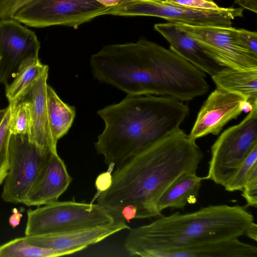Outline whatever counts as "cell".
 Here are the masks:
<instances>
[{
  "mask_svg": "<svg viewBox=\"0 0 257 257\" xmlns=\"http://www.w3.org/2000/svg\"><path fill=\"white\" fill-rule=\"evenodd\" d=\"M195 141L180 128L106 173L97 204L126 222L162 216L163 192L182 174L196 173L203 159Z\"/></svg>",
  "mask_w": 257,
  "mask_h": 257,
  "instance_id": "cell-1",
  "label": "cell"
},
{
  "mask_svg": "<svg viewBox=\"0 0 257 257\" xmlns=\"http://www.w3.org/2000/svg\"><path fill=\"white\" fill-rule=\"evenodd\" d=\"M94 77L127 95L169 96L188 101L209 88L205 73L171 49L144 39L103 47L93 54Z\"/></svg>",
  "mask_w": 257,
  "mask_h": 257,
  "instance_id": "cell-2",
  "label": "cell"
},
{
  "mask_svg": "<svg viewBox=\"0 0 257 257\" xmlns=\"http://www.w3.org/2000/svg\"><path fill=\"white\" fill-rule=\"evenodd\" d=\"M97 113L105 126L94 147L112 169L179 129L189 108L169 96L127 95Z\"/></svg>",
  "mask_w": 257,
  "mask_h": 257,
  "instance_id": "cell-3",
  "label": "cell"
},
{
  "mask_svg": "<svg viewBox=\"0 0 257 257\" xmlns=\"http://www.w3.org/2000/svg\"><path fill=\"white\" fill-rule=\"evenodd\" d=\"M253 222L246 206L209 205L190 213L162 215L149 224L130 228L124 248L130 255L146 257L159 248L239 238Z\"/></svg>",
  "mask_w": 257,
  "mask_h": 257,
  "instance_id": "cell-4",
  "label": "cell"
},
{
  "mask_svg": "<svg viewBox=\"0 0 257 257\" xmlns=\"http://www.w3.org/2000/svg\"><path fill=\"white\" fill-rule=\"evenodd\" d=\"M25 236L76 230L110 224L119 219L98 204L59 202L27 211Z\"/></svg>",
  "mask_w": 257,
  "mask_h": 257,
  "instance_id": "cell-5",
  "label": "cell"
},
{
  "mask_svg": "<svg viewBox=\"0 0 257 257\" xmlns=\"http://www.w3.org/2000/svg\"><path fill=\"white\" fill-rule=\"evenodd\" d=\"M241 8L200 10L182 6L168 0H121L107 7L103 15L149 16L169 22L197 26H231L232 21L243 16Z\"/></svg>",
  "mask_w": 257,
  "mask_h": 257,
  "instance_id": "cell-6",
  "label": "cell"
},
{
  "mask_svg": "<svg viewBox=\"0 0 257 257\" xmlns=\"http://www.w3.org/2000/svg\"><path fill=\"white\" fill-rule=\"evenodd\" d=\"M257 145V106L238 124L225 130L211 148L208 172L202 180L224 186L235 170Z\"/></svg>",
  "mask_w": 257,
  "mask_h": 257,
  "instance_id": "cell-7",
  "label": "cell"
},
{
  "mask_svg": "<svg viewBox=\"0 0 257 257\" xmlns=\"http://www.w3.org/2000/svg\"><path fill=\"white\" fill-rule=\"evenodd\" d=\"M51 152L31 142L28 135L11 134L10 166L1 195L4 201L23 204L43 170Z\"/></svg>",
  "mask_w": 257,
  "mask_h": 257,
  "instance_id": "cell-8",
  "label": "cell"
},
{
  "mask_svg": "<svg viewBox=\"0 0 257 257\" xmlns=\"http://www.w3.org/2000/svg\"><path fill=\"white\" fill-rule=\"evenodd\" d=\"M107 8L95 0H32L12 18L31 27H75L103 15Z\"/></svg>",
  "mask_w": 257,
  "mask_h": 257,
  "instance_id": "cell-9",
  "label": "cell"
},
{
  "mask_svg": "<svg viewBox=\"0 0 257 257\" xmlns=\"http://www.w3.org/2000/svg\"><path fill=\"white\" fill-rule=\"evenodd\" d=\"M175 24L196 40L203 51L219 65L238 70L257 69V55L238 39L236 28Z\"/></svg>",
  "mask_w": 257,
  "mask_h": 257,
  "instance_id": "cell-10",
  "label": "cell"
},
{
  "mask_svg": "<svg viewBox=\"0 0 257 257\" xmlns=\"http://www.w3.org/2000/svg\"><path fill=\"white\" fill-rule=\"evenodd\" d=\"M40 43L35 32L17 21L0 20V84L9 83L26 63L38 59Z\"/></svg>",
  "mask_w": 257,
  "mask_h": 257,
  "instance_id": "cell-11",
  "label": "cell"
},
{
  "mask_svg": "<svg viewBox=\"0 0 257 257\" xmlns=\"http://www.w3.org/2000/svg\"><path fill=\"white\" fill-rule=\"evenodd\" d=\"M255 106L236 94L216 88L203 104L189 136L196 140L209 134L218 135L227 123Z\"/></svg>",
  "mask_w": 257,
  "mask_h": 257,
  "instance_id": "cell-12",
  "label": "cell"
},
{
  "mask_svg": "<svg viewBox=\"0 0 257 257\" xmlns=\"http://www.w3.org/2000/svg\"><path fill=\"white\" fill-rule=\"evenodd\" d=\"M130 228L124 220L119 219L107 225L25 236V238L28 243L36 246L55 250H70L75 253L121 230Z\"/></svg>",
  "mask_w": 257,
  "mask_h": 257,
  "instance_id": "cell-13",
  "label": "cell"
},
{
  "mask_svg": "<svg viewBox=\"0 0 257 257\" xmlns=\"http://www.w3.org/2000/svg\"><path fill=\"white\" fill-rule=\"evenodd\" d=\"M71 181L66 165L57 152H51L43 170L23 204L28 206H40L58 201Z\"/></svg>",
  "mask_w": 257,
  "mask_h": 257,
  "instance_id": "cell-14",
  "label": "cell"
},
{
  "mask_svg": "<svg viewBox=\"0 0 257 257\" xmlns=\"http://www.w3.org/2000/svg\"><path fill=\"white\" fill-rule=\"evenodd\" d=\"M154 29L169 42L170 49L204 73L212 76L224 67L209 57L196 41L175 23L156 24Z\"/></svg>",
  "mask_w": 257,
  "mask_h": 257,
  "instance_id": "cell-15",
  "label": "cell"
},
{
  "mask_svg": "<svg viewBox=\"0 0 257 257\" xmlns=\"http://www.w3.org/2000/svg\"><path fill=\"white\" fill-rule=\"evenodd\" d=\"M146 257H257V247L239 238L184 247L159 248Z\"/></svg>",
  "mask_w": 257,
  "mask_h": 257,
  "instance_id": "cell-16",
  "label": "cell"
},
{
  "mask_svg": "<svg viewBox=\"0 0 257 257\" xmlns=\"http://www.w3.org/2000/svg\"><path fill=\"white\" fill-rule=\"evenodd\" d=\"M48 71L49 69L42 74L23 98L29 103L31 116L30 141L51 152H56L57 144L54 143L51 135L48 116L47 81Z\"/></svg>",
  "mask_w": 257,
  "mask_h": 257,
  "instance_id": "cell-17",
  "label": "cell"
},
{
  "mask_svg": "<svg viewBox=\"0 0 257 257\" xmlns=\"http://www.w3.org/2000/svg\"><path fill=\"white\" fill-rule=\"evenodd\" d=\"M211 78L216 88L236 94L253 106L257 105V69L224 67Z\"/></svg>",
  "mask_w": 257,
  "mask_h": 257,
  "instance_id": "cell-18",
  "label": "cell"
},
{
  "mask_svg": "<svg viewBox=\"0 0 257 257\" xmlns=\"http://www.w3.org/2000/svg\"><path fill=\"white\" fill-rule=\"evenodd\" d=\"M202 178L196 173L186 172L177 177L160 197L158 208L160 212L168 208L183 209L197 201Z\"/></svg>",
  "mask_w": 257,
  "mask_h": 257,
  "instance_id": "cell-19",
  "label": "cell"
},
{
  "mask_svg": "<svg viewBox=\"0 0 257 257\" xmlns=\"http://www.w3.org/2000/svg\"><path fill=\"white\" fill-rule=\"evenodd\" d=\"M49 69L39 58L28 61L19 69L13 81L6 86V96L14 108L30 91L35 82Z\"/></svg>",
  "mask_w": 257,
  "mask_h": 257,
  "instance_id": "cell-20",
  "label": "cell"
},
{
  "mask_svg": "<svg viewBox=\"0 0 257 257\" xmlns=\"http://www.w3.org/2000/svg\"><path fill=\"white\" fill-rule=\"evenodd\" d=\"M47 105L49 127L54 143L65 136L75 117V108L63 102L54 89L47 86Z\"/></svg>",
  "mask_w": 257,
  "mask_h": 257,
  "instance_id": "cell-21",
  "label": "cell"
},
{
  "mask_svg": "<svg viewBox=\"0 0 257 257\" xmlns=\"http://www.w3.org/2000/svg\"><path fill=\"white\" fill-rule=\"evenodd\" d=\"M74 253L70 250H55L32 245L25 236L0 245V257H55Z\"/></svg>",
  "mask_w": 257,
  "mask_h": 257,
  "instance_id": "cell-22",
  "label": "cell"
},
{
  "mask_svg": "<svg viewBox=\"0 0 257 257\" xmlns=\"http://www.w3.org/2000/svg\"><path fill=\"white\" fill-rule=\"evenodd\" d=\"M256 167H257V145L253 147L235 170L224 186L225 190L229 192L241 191L244 184Z\"/></svg>",
  "mask_w": 257,
  "mask_h": 257,
  "instance_id": "cell-23",
  "label": "cell"
},
{
  "mask_svg": "<svg viewBox=\"0 0 257 257\" xmlns=\"http://www.w3.org/2000/svg\"><path fill=\"white\" fill-rule=\"evenodd\" d=\"M11 110V115L9 123L11 134L28 135L29 137L31 131L29 102L23 98Z\"/></svg>",
  "mask_w": 257,
  "mask_h": 257,
  "instance_id": "cell-24",
  "label": "cell"
},
{
  "mask_svg": "<svg viewBox=\"0 0 257 257\" xmlns=\"http://www.w3.org/2000/svg\"><path fill=\"white\" fill-rule=\"evenodd\" d=\"M11 115V110L9 106V108L0 125V185L4 183L10 166L9 145L11 136L9 129Z\"/></svg>",
  "mask_w": 257,
  "mask_h": 257,
  "instance_id": "cell-25",
  "label": "cell"
},
{
  "mask_svg": "<svg viewBox=\"0 0 257 257\" xmlns=\"http://www.w3.org/2000/svg\"><path fill=\"white\" fill-rule=\"evenodd\" d=\"M242 196L245 199L247 206H257V167L255 168L244 184L242 190Z\"/></svg>",
  "mask_w": 257,
  "mask_h": 257,
  "instance_id": "cell-26",
  "label": "cell"
},
{
  "mask_svg": "<svg viewBox=\"0 0 257 257\" xmlns=\"http://www.w3.org/2000/svg\"><path fill=\"white\" fill-rule=\"evenodd\" d=\"M236 34L242 43L247 49L255 55H257V33L243 29H236Z\"/></svg>",
  "mask_w": 257,
  "mask_h": 257,
  "instance_id": "cell-27",
  "label": "cell"
},
{
  "mask_svg": "<svg viewBox=\"0 0 257 257\" xmlns=\"http://www.w3.org/2000/svg\"><path fill=\"white\" fill-rule=\"evenodd\" d=\"M179 5L200 10H216L220 7L214 2L206 0H168Z\"/></svg>",
  "mask_w": 257,
  "mask_h": 257,
  "instance_id": "cell-28",
  "label": "cell"
},
{
  "mask_svg": "<svg viewBox=\"0 0 257 257\" xmlns=\"http://www.w3.org/2000/svg\"><path fill=\"white\" fill-rule=\"evenodd\" d=\"M234 3L243 9H246L255 14L257 13V0H234Z\"/></svg>",
  "mask_w": 257,
  "mask_h": 257,
  "instance_id": "cell-29",
  "label": "cell"
},
{
  "mask_svg": "<svg viewBox=\"0 0 257 257\" xmlns=\"http://www.w3.org/2000/svg\"><path fill=\"white\" fill-rule=\"evenodd\" d=\"M246 234L249 238L255 241L257 240V225L252 222L245 231Z\"/></svg>",
  "mask_w": 257,
  "mask_h": 257,
  "instance_id": "cell-30",
  "label": "cell"
},
{
  "mask_svg": "<svg viewBox=\"0 0 257 257\" xmlns=\"http://www.w3.org/2000/svg\"><path fill=\"white\" fill-rule=\"evenodd\" d=\"M102 5L109 7L118 4L121 0H95Z\"/></svg>",
  "mask_w": 257,
  "mask_h": 257,
  "instance_id": "cell-31",
  "label": "cell"
},
{
  "mask_svg": "<svg viewBox=\"0 0 257 257\" xmlns=\"http://www.w3.org/2000/svg\"><path fill=\"white\" fill-rule=\"evenodd\" d=\"M9 108V106L7 107L6 108L4 109H0V125L5 116L8 109Z\"/></svg>",
  "mask_w": 257,
  "mask_h": 257,
  "instance_id": "cell-32",
  "label": "cell"
},
{
  "mask_svg": "<svg viewBox=\"0 0 257 257\" xmlns=\"http://www.w3.org/2000/svg\"><path fill=\"white\" fill-rule=\"evenodd\" d=\"M206 1H213V0H206Z\"/></svg>",
  "mask_w": 257,
  "mask_h": 257,
  "instance_id": "cell-33",
  "label": "cell"
},
{
  "mask_svg": "<svg viewBox=\"0 0 257 257\" xmlns=\"http://www.w3.org/2000/svg\"><path fill=\"white\" fill-rule=\"evenodd\" d=\"M0 59H1V55H0Z\"/></svg>",
  "mask_w": 257,
  "mask_h": 257,
  "instance_id": "cell-34",
  "label": "cell"
}]
</instances>
